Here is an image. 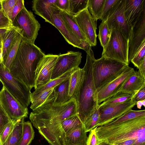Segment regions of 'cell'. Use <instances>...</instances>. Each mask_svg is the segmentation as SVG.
<instances>
[{
    "instance_id": "cell-1",
    "label": "cell",
    "mask_w": 145,
    "mask_h": 145,
    "mask_svg": "<svg viewBox=\"0 0 145 145\" xmlns=\"http://www.w3.org/2000/svg\"><path fill=\"white\" fill-rule=\"evenodd\" d=\"M93 129L100 142L105 141L112 145H145V116Z\"/></svg>"
},
{
    "instance_id": "cell-2",
    "label": "cell",
    "mask_w": 145,
    "mask_h": 145,
    "mask_svg": "<svg viewBox=\"0 0 145 145\" xmlns=\"http://www.w3.org/2000/svg\"><path fill=\"white\" fill-rule=\"evenodd\" d=\"M45 55L34 44L22 38L10 71L31 89L35 86L37 67Z\"/></svg>"
},
{
    "instance_id": "cell-3",
    "label": "cell",
    "mask_w": 145,
    "mask_h": 145,
    "mask_svg": "<svg viewBox=\"0 0 145 145\" xmlns=\"http://www.w3.org/2000/svg\"><path fill=\"white\" fill-rule=\"evenodd\" d=\"M55 100L53 89L46 100L30 113V120L34 127L38 130L77 114L78 105L75 99H72L64 104L56 103Z\"/></svg>"
},
{
    "instance_id": "cell-4",
    "label": "cell",
    "mask_w": 145,
    "mask_h": 145,
    "mask_svg": "<svg viewBox=\"0 0 145 145\" xmlns=\"http://www.w3.org/2000/svg\"><path fill=\"white\" fill-rule=\"evenodd\" d=\"M95 60L93 51L87 54L86 61L83 67L84 78L76 100L77 115L84 125L99 106L93 75V65Z\"/></svg>"
},
{
    "instance_id": "cell-5",
    "label": "cell",
    "mask_w": 145,
    "mask_h": 145,
    "mask_svg": "<svg viewBox=\"0 0 145 145\" xmlns=\"http://www.w3.org/2000/svg\"><path fill=\"white\" fill-rule=\"evenodd\" d=\"M128 65L103 56L95 59L93 65V75L96 91L118 77Z\"/></svg>"
},
{
    "instance_id": "cell-6",
    "label": "cell",
    "mask_w": 145,
    "mask_h": 145,
    "mask_svg": "<svg viewBox=\"0 0 145 145\" xmlns=\"http://www.w3.org/2000/svg\"><path fill=\"white\" fill-rule=\"evenodd\" d=\"M82 123L76 114L58 123L41 127L38 130L40 134L50 145H65L66 135Z\"/></svg>"
},
{
    "instance_id": "cell-7",
    "label": "cell",
    "mask_w": 145,
    "mask_h": 145,
    "mask_svg": "<svg viewBox=\"0 0 145 145\" xmlns=\"http://www.w3.org/2000/svg\"><path fill=\"white\" fill-rule=\"evenodd\" d=\"M0 81L22 106L27 108L30 102L31 89L14 77L2 63L0 64Z\"/></svg>"
},
{
    "instance_id": "cell-8",
    "label": "cell",
    "mask_w": 145,
    "mask_h": 145,
    "mask_svg": "<svg viewBox=\"0 0 145 145\" xmlns=\"http://www.w3.org/2000/svg\"><path fill=\"white\" fill-rule=\"evenodd\" d=\"M128 40L120 31L111 30L110 36L104 48L102 56L114 59L129 65Z\"/></svg>"
},
{
    "instance_id": "cell-9",
    "label": "cell",
    "mask_w": 145,
    "mask_h": 145,
    "mask_svg": "<svg viewBox=\"0 0 145 145\" xmlns=\"http://www.w3.org/2000/svg\"><path fill=\"white\" fill-rule=\"evenodd\" d=\"M12 24L22 31L23 39L34 44L40 25L31 11L25 7L15 17Z\"/></svg>"
},
{
    "instance_id": "cell-10",
    "label": "cell",
    "mask_w": 145,
    "mask_h": 145,
    "mask_svg": "<svg viewBox=\"0 0 145 145\" xmlns=\"http://www.w3.org/2000/svg\"><path fill=\"white\" fill-rule=\"evenodd\" d=\"M0 104L12 121L28 117L27 108L22 106L3 86L0 91Z\"/></svg>"
},
{
    "instance_id": "cell-11",
    "label": "cell",
    "mask_w": 145,
    "mask_h": 145,
    "mask_svg": "<svg viewBox=\"0 0 145 145\" xmlns=\"http://www.w3.org/2000/svg\"><path fill=\"white\" fill-rule=\"evenodd\" d=\"M53 69L51 80L61 76L69 71L79 67L82 59V53L72 51L59 54Z\"/></svg>"
},
{
    "instance_id": "cell-12",
    "label": "cell",
    "mask_w": 145,
    "mask_h": 145,
    "mask_svg": "<svg viewBox=\"0 0 145 145\" xmlns=\"http://www.w3.org/2000/svg\"><path fill=\"white\" fill-rule=\"evenodd\" d=\"M75 20L81 31L92 46L97 44V20L90 13L88 8L76 16Z\"/></svg>"
},
{
    "instance_id": "cell-13",
    "label": "cell",
    "mask_w": 145,
    "mask_h": 145,
    "mask_svg": "<svg viewBox=\"0 0 145 145\" xmlns=\"http://www.w3.org/2000/svg\"><path fill=\"white\" fill-rule=\"evenodd\" d=\"M135 71L134 68L127 66L119 76L97 90V97L98 105L119 92L124 83Z\"/></svg>"
},
{
    "instance_id": "cell-14",
    "label": "cell",
    "mask_w": 145,
    "mask_h": 145,
    "mask_svg": "<svg viewBox=\"0 0 145 145\" xmlns=\"http://www.w3.org/2000/svg\"><path fill=\"white\" fill-rule=\"evenodd\" d=\"M125 0H120L110 13L106 20L109 29H116L121 32L128 40L132 27L127 23L124 13Z\"/></svg>"
},
{
    "instance_id": "cell-15",
    "label": "cell",
    "mask_w": 145,
    "mask_h": 145,
    "mask_svg": "<svg viewBox=\"0 0 145 145\" xmlns=\"http://www.w3.org/2000/svg\"><path fill=\"white\" fill-rule=\"evenodd\" d=\"M136 104L134 97L125 102L104 108L98 109L100 118L96 127L104 125L114 121L132 109Z\"/></svg>"
},
{
    "instance_id": "cell-16",
    "label": "cell",
    "mask_w": 145,
    "mask_h": 145,
    "mask_svg": "<svg viewBox=\"0 0 145 145\" xmlns=\"http://www.w3.org/2000/svg\"><path fill=\"white\" fill-rule=\"evenodd\" d=\"M145 42V14L132 28L128 39V60L129 63Z\"/></svg>"
},
{
    "instance_id": "cell-17",
    "label": "cell",
    "mask_w": 145,
    "mask_h": 145,
    "mask_svg": "<svg viewBox=\"0 0 145 145\" xmlns=\"http://www.w3.org/2000/svg\"><path fill=\"white\" fill-rule=\"evenodd\" d=\"M57 55H45L37 67L35 73V90L51 80L53 68L57 59Z\"/></svg>"
},
{
    "instance_id": "cell-18",
    "label": "cell",
    "mask_w": 145,
    "mask_h": 145,
    "mask_svg": "<svg viewBox=\"0 0 145 145\" xmlns=\"http://www.w3.org/2000/svg\"><path fill=\"white\" fill-rule=\"evenodd\" d=\"M51 20V24L59 31L69 44L75 47L80 48L81 41L70 31L63 18L61 10L56 6L52 10Z\"/></svg>"
},
{
    "instance_id": "cell-19",
    "label": "cell",
    "mask_w": 145,
    "mask_h": 145,
    "mask_svg": "<svg viewBox=\"0 0 145 145\" xmlns=\"http://www.w3.org/2000/svg\"><path fill=\"white\" fill-rule=\"evenodd\" d=\"M124 13L132 27L145 14V0H125Z\"/></svg>"
},
{
    "instance_id": "cell-20",
    "label": "cell",
    "mask_w": 145,
    "mask_h": 145,
    "mask_svg": "<svg viewBox=\"0 0 145 145\" xmlns=\"http://www.w3.org/2000/svg\"><path fill=\"white\" fill-rule=\"evenodd\" d=\"M57 0H34L32 8L34 12L51 24V14Z\"/></svg>"
},
{
    "instance_id": "cell-21",
    "label": "cell",
    "mask_w": 145,
    "mask_h": 145,
    "mask_svg": "<svg viewBox=\"0 0 145 145\" xmlns=\"http://www.w3.org/2000/svg\"><path fill=\"white\" fill-rule=\"evenodd\" d=\"M144 84L145 78L141 75L139 71H135L124 83L119 91L135 95Z\"/></svg>"
},
{
    "instance_id": "cell-22",
    "label": "cell",
    "mask_w": 145,
    "mask_h": 145,
    "mask_svg": "<svg viewBox=\"0 0 145 145\" xmlns=\"http://www.w3.org/2000/svg\"><path fill=\"white\" fill-rule=\"evenodd\" d=\"M87 133L84 125L80 124L66 135L65 145H86Z\"/></svg>"
},
{
    "instance_id": "cell-23",
    "label": "cell",
    "mask_w": 145,
    "mask_h": 145,
    "mask_svg": "<svg viewBox=\"0 0 145 145\" xmlns=\"http://www.w3.org/2000/svg\"><path fill=\"white\" fill-rule=\"evenodd\" d=\"M84 71L79 67L69 77V95L76 101L83 80Z\"/></svg>"
},
{
    "instance_id": "cell-24",
    "label": "cell",
    "mask_w": 145,
    "mask_h": 145,
    "mask_svg": "<svg viewBox=\"0 0 145 145\" xmlns=\"http://www.w3.org/2000/svg\"><path fill=\"white\" fill-rule=\"evenodd\" d=\"M21 31L19 28L13 25L6 32L2 42L3 62L6 59L11 47Z\"/></svg>"
},
{
    "instance_id": "cell-25",
    "label": "cell",
    "mask_w": 145,
    "mask_h": 145,
    "mask_svg": "<svg viewBox=\"0 0 145 145\" xmlns=\"http://www.w3.org/2000/svg\"><path fill=\"white\" fill-rule=\"evenodd\" d=\"M69 77L53 88L55 97L54 102L56 103H65L72 99L69 95Z\"/></svg>"
},
{
    "instance_id": "cell-26",
    "label": "cell",
    "mask_w": 145,
    "mask_h": 145,
    "mask_svg": "<svg viewBox=\"0 0 145 145\" xmlns=\"http://www.w3.org/2000/svg\"><path fill=\"white\" fill-rule=\"evenodd\" d=\"M78 67L73 68L69 71L59 77L55 79L51 80L46 84L35 89L34 91L31 93L30 102L33 100L42 92L48 89L53 88L61 82L68 78L69 77L71 74Z\"/></svg>"
},
{
    "instance_id": "cell-27",
    "label": "cell",
    "mask_w": 145,
    "mask_h": 145,
    "mask_svg": "<svg viewBox=\"0 0 145 145\" xmlns=\"http://www.w3.org/2000/svg\"><path fill=\"white\" fill-rule=\"evenodd\" d=\"M134 97V95L120 91L99 104L98 109L104 108L125 102Z\"/></svg>"
},
{
    "instance_id": "cell-28",
    "label": "cell",
    "mask_w": 145,
    "mask_h": 145,
    "mask_svg": "<svg viewBox=\"0 0 145 145\" xmlns=\"http://www.w3.org/2000/svg\"><path fill=\"white\" fill-rule=\"evenodd\" d=\"M61 12L64 22L73 34L80 41L86 40L77 24L74 16L63 10H61Z\"/></svg>"
},
{
    "instance_id": "cell-29",
    "label": "cell",
    "mask_w": 145,
    "mask_h": 145,
    "mask_svg": "<svg viewBox=\"0 0 145 145\" xmlns=\"http://www.w3.org/2000/svg\"><path fill=\"white\" fill-rule=\"evenodd\" d=\"M144 116H145V110H134L131 109L114 121L104 125L108 126H112L121 124L129 120Z\"/></svg>"
},
{
    "instance_id": "cell-30",
    "label": "cell",
    "mask_w": 145,
    "mask_h": 145,
    "mask_svg": "<svg viewBox=\"0 0 145 145\" xmlns=\"http://www.w3.org/2000/svg\"><path fill=\"white\" fill-rule=\"evenodd\" d=\"M24 119L22 118L18 122L11 134L2 145H18L22 137Z\"/></svg>"
},
{
    "instance_id": "cell-31",
    "label": "cell",
    "mask_w": 145,
    "mask_h": 145,
    "mask_svg": "<svg viewBox=\"0 0 145 145\" xmlns=\"http://www.w3.org/2000/svg\"><path fill=\"white\" fill-rule=\"evenodd\" d=\"M35 132L31 122L24 121L20 140L18 145H29L34 139Z\"/></svg>"
},
{
    "instance_id": "cell-32",
    "label": "cell",
    "mask_w": 145,
    "mask_h": 145,
    "mask_svg": "<svg viewBox=\"0 0 145 145\" xmlns=\"http://www.w3.org/2000/svg\"><path fill=\"white\" fill-rule=\"evenodd\" d=\"M105 0H88V9L91 14L97 20L100 19Z\"/></svg>"
},
{
    "instance_id": "cell-33",
    "label": "cell",
    "mask_w": 145,
    "mask_h": 145,
    "mask_svg": "<svg viewBox=\"0 0 145 145\" xmlns=\"http://www.w3.org/2000/svg\"><path fill=\"white\" fill-rule=\"evenodd\" d=\"M23 37V33L21 31L11 47L6 59L2 63L9 70L16 54Z\"/></svg>"
},
{
    "instance_id": "cell-34",
    "label": "cell",
    "mask_w": 145,
    "mask_h": 145,
    "mask_svg": "<svg viewBox=\"0 0 145 145\" xmlns=\"http://www.w3.org/2000/svg\"><path fill=\"white\" fill-rule=\"evenodd\" d=\"M88 0H69V13L74 16L88 8Z\"/></svg>"
},
{
    "instance_id": "cell-35",
    "label": "cell",
    "mask_w": 145,
    "mask_h": 145,
    "mask_svg": "<svg viewBox=\"0 0 145 145\" xmlns=\"http://www.w3.org/2000/svg\"><path fill=\"white\" fill-rule=\"evenodd\" d=\"M99 39L103 48L107 44L109 40L111 31L108 28L106 21L102 22L99 26Z\"/></svg>"
},
{
    "instance_id": "cell-36",
    "label": "cell",
    "mask_w": 145,
    "mask_h": 145,
    "mask_svg": "<svg viewBox=\"0 0 145 145\" xmlns=\"http://www.w3.org/2000/svg\"><path fill=\"white\" fill-rule=\"evenodd\" d=\"M98 106L96 107L93 112L87 119L84 124L86 132H90L97 125L100 118Z\"/></svg>"
},
{
    "instance_id": "cell-37",
    "label": "cell",
    "mask_w": 145,
    "mask_h": 145,
    "mask_svg": "<svg viewBox=\"0 0 145 145\" xmlns=\"http://www.w3.org/2000/svg\"><path fill=\"white\" fill-rule=\"evenodd\" d=\"M120 0H105L100 19L106 21L110 13L116 7Z\"/></svg>"
},
{
    "instance_id": "cell-38",
    "label": "cell",
    "mask_w": 145,
    "mask_h": 145,
    "mask_svg": "<svg viewBox=\"0 0 145 145\" xmlns=\"http://www.w3.org/2000/svg\"><path fill=\"white\" fill-rule=\"evenodd\" d=\"M53 88L48 89L42 92L33 100L31 101L30 108L33 111L39 106L52 92Z\"/></svg>"
},
{
    "instance_id": "cell-39",
    "label": "cell",
    "mask_w": 145,
    "mask_h": 145,
    "mask_svg": "<svg viewBox=\"0 0 145 145\" xmlns=\"http://www.w3.org/2000/svg\"><path fill=\"white\" fill-rule=\"evenodd\" d=\"M21 119L14 121H11L6 125L0 135V145L3 144L6 141L16 124Z\"/></svg>"
},
{
    "instance_id": "cell-40",
    "label": "cell",
    "mask_w": 145,
    "mask_h": 145,
    "mask_svg": "<svg viewBox=\"0 0 145 145\" xmlns=\"http://www.w3.org/2000/svg\"><path fill=\"white\" fill-rule=\"evenodd\" d=\"M17 1L18 0H0L2 9L10 20L13 7Z\"/></svg>"
},
{
    "instance_id": "cell-41",
    "label": "cell",
    "mask_w": 145,
    "mask_h": 145,
    "mask_svg": "<svg viewBox=\"0 0 145 145\" xmlns=\"http://www.w3.org/2000/svg\"><path fill=\"white\" fill-rule=\"evenodd\" d=\"M145 58V42L141 46L134 57L131 60L134 66L138 68Z\"/></svg>"
},
{
    "instance_id": "cell-42",
    "label": "cell",
    "mask_w": 145,
    "mask_h": 145,
    "mask_svg": "<svg viewBox=\"0 0 145 145\" xmlns=\"http://www.w3.org/2000/svg\"><path fill=\"white\" fill-rule=\"evenodd\" d=\"M11 121L0 104V135L6 125Z\"/></svg>"
},
{
    "instance_id": "cell-43",
    "label": "cell",
    "mask_w": 145,
    "mask_h": 145,
    "mask_svg": "<svg viewBox=\"0 0 145 145\" xmlns=\"http://www.w3.org/2000/svg\"><path fill=\"white\" fill-rule=\"evenodd\" d=\"M24 0H18L13 7L10 20L12 22L22 9L25 7Z\"/></svg>"
},
{
    "instance_id": "cell-44",
    "label": "cell",
    "mask_w": 145,
    "mask_h": 145,
    "mask_svg": "<svg viewBox=\"0 0 145 145\" xmlns=\"http://www.w3.org/2000/svg\"><path fill=\"white\" fill-rule=\"evenodd\" d=\"M12 26L10 20L5 15L2 9L0 10V29L9 27Z\"/></svg>"
},
{
    "instance_id": "cell-45",
    "label": "cell",
    "mask_w": 145,
    "mask_h": 145,
    "mask_svg": "<svg viewBox=\"0 0 145 145\" xmlns=\"http://www.w3.org/2000/svg\"><path fill=\"white\" fill-rule=\"evenodd\" d=\"M89 132L87 137L86 145H98L100 142L94 129Z\"/></svg>"
},
{
    "instance_id": "cell-46",
    "label": "cell",
    "mask_w": 145,
    "mask_h": 145,
    "mask_svg": "<svg viewBox=\"0 0 145 145\" xmlns=\"http://www.w3.org/2000/svg\"><path fill=\"white\" fill-rule=\"evenodd\" d=\"M56 5L61 10L69 13V0H57Z\"/></svg>"
},
{
    "instance_id": "cell-47",
    "label": "cell",
    "mask_w": 145,
    "mask_h": 145,
    "mask_svg": "<svg viewBox=\"0 0 145 145\" xmlns=\"http://www.w3.org/2000/svg\"><path fill=\"white\" fill-rule=\"evenodd\" d=\"M134 98L137 102L145 100V84H144L138 91L135 94Z\"/></svg>"
},
{
    "instance_id": "cell-48",
    "label": "cell",
    "mask_w": 145,
    "mask_h": 145,
    "mask_svg": "<svg viewBox=\"0 0 145 145\" xmlns=\"http://www.w3.org/2000/svg\"><path fill=\"white\" fill-rule=\"evenodd\" d=\"M92 47L89 43L86 40L81 41L80 44V48L85 50L87 54H89L92 51Z\"/></svg>"
},
{
    "instance_id": "cell-49",
    "label": "cell",
    "mask_w": 145,
    "mask_h": 145,
    "mask_svg": "<svg viewBox=\"0 0 145 145\" xmlns=\"http://www.w3.org/2000/svg\"><path fill=\"white\" fill-rule=\"evenodd\" d=\"M138 69L141 75L145 78V58L140 64Z\"/></svg>"
},
{
    "instance_id": "cell-50",
    "label": "cell",
    "mask_w": 145,
    "mask_h": 145,
    "mask_svg": "<svg viewBox=\"0 0 145 145\" xmlns=\"http://www.w3.org/2000/svg\"><path fill=\"white\" fill-rule=\"evenodd\" d=\"M12 26L9 27L0 29V40L2 42L7 31L10 29Z\"/></svg>"
},
{
    "instance_id": "cell-51",
    "label": "cell",
    "mask_w": 145,
    "mask_h": 145,
    "mask_svg": "<svg viewBox=\"0 0 145 145\" xmlns=\"http://www.w3.org/2000/svg\"><path fill=\"white\" fill-rule=\"evenodd\" d=\"M136 105L137 106V108L139 109L141 108L142 106V101H138L136 102Z\"/></svg>"
},
{
    "instance_id": "cell-52",
    "label": "cell",
    "mask_w": 145,
    "mask_h": 145,
    "mask_svg": "<svg viewBox=\"0 0 145 145\" xmlns=\"http://www.w3.org/2000/svg\"><path fill=\"white\" fill-rule=\"evenodd\" d=\"M3 62V57L2 52V47L0 48V64L2 63Z\"/></svg>"
},
{
    "instance_id": "cell-53",
    "label": "cell",
    "mask_w": 145,
    "mask_h": 145,
    "mask_svg": "<svg viewBox=\"0 0 145 145\" xmlns=\"http://www.w3.org/2000/svg\"><path fill=\"white\" fill-rule=\"evenodd\" d=\"M98 145H112L111 144L105 141L101 142Z\"/></svg>"
},
{
    "instance_id": "cell-54",
    "label": "cell",
    "mask_w": 145,
    "mask_h": 145,
    "mask_svg": "<svg viewBox=\"0 0 145 145\" xmlns=\"http://www.w3.org/2000/svg\"><path fill=\"white\" fill-rule=\"evenodd\" d=\"M142 105L145 107V100L142 101Z\"/></svg>"
},
{
    "instance_id": "cell-55",
    "label": "cell",
    "mask_w": 145,
    "mask_h": 145,
    "mask_svg": "<svg viewBox=\"0 0 145 145\" xmlns=\"http://www.w3.org/2000/svg\"><path fill=\"white\" fill-rule=\"evenodd\" d=\"M2 42L0 40V48L2 47Z\"/></svg>"
},
{
    "instance_id": "cell-56",
    "label": "cell",
    "mask_w": 145,
    "mask_h": 145,
    "mask_svg": "<svg viewBox=\"0 0 145 145\" xmlns=\"http://www.w3.org/2000/svg\"><path fill=\"white\" fill-rule=\"evenodd\" d=\"M1 3L0 2V10H1Z\"/></svg>"
}]
</instances>
